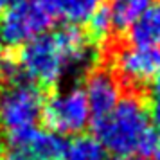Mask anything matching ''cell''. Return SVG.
Returning <instances> with one entry per match:
<instances>
[{"label": "cell", "mask_w": 160, "mask_h": 160, "mask_svg": "<svg viewBox=\"0 0 160 160\" xmlns=\"http://www.w3.org/2000/svg\"><path fill=\"white\" fill-rule=\"evenodd\" d=\"M101 6L102 0H61V16H65L70 25H79Z\"/></svg>", "instance_id": "12"}, {"label": "cell", "mask_w": 160, "mask_h": 160, "mask_svg": "<svg viewBox=\"0 0 160 160\" xmlns=\"http://www.w3.org/2000/svg\"><path fill=\"white\" fill-rule=\"evenodd\" d=\"M117 160H148L144 155H128V157H119Z\"/></svg>", "instance_id": "19"}, {"label": "cell", "mask_w": 160, "mask_h": 160, "mask_svg": "<svg viewBox=\"0 0 160 160\" xmlns=\"http://www.w3.org/2000/svg\"><path fill=\"white\" fill-rule=\"evenodd\" d=\"M6 160H38V158L31 157V155H27V153H22V151H16V149H13V151L6 157Z\"/></svg>", "instance_id": "16"}, {"label": "cell", "mask_w": 160, "mask_h": 160, "mask_svg": "<svg viewBox=\"0 0 160 160\" xmlns=\"http://www.w3.org/2000/svg\"><path fill=\"white\" fill-rule=\"evenodd\" d=\"M32 2L47 16H51L54 22H56L58 16H61V0H32Z\"/></svg>", "instance_id": "15"}, {"label": "cell", "mask_w": 160, "mask_h": 160, "mask_svg": "<svg viewBox=\"0 0 160 160\" xmlns=\"http://www.w3.org/2000/svg\"><path fill=\"white\" fill-rule=\"evenodd\" d=\"M126 31L130 45L160 49V2H153Z\"/></svg>", "instance_id": "9"}, {"label": "cell", "mask_w": 160, "mask_h": 160, "mask_svg": "<svg viewBox=\"0 0 160 160\" xmlns=\"http://www.w3.org/2000/svg\"><path fill=\"white\" fill-rule=\"evenodd\" d=\"M97 59V49L79 25H65L31 40L15 59L20 79L36 87H54L72 70H85Z\"/></svg>", "instance_id": "1"}, {"label": "cell", "mask_w": 160, "mask_h": 160, "mask_svg": "<svg viewBox=\"0 0 160 160\" xmlns=\"http://www.w3.org/2000/svg\"><path fill=\"white\" fill-rule=\"evenodd\" d=\"M42 117L47 128L61 137L79 135L92 121L85 92L79 87H68L52 94L43 102Z\"/></svg>", "instance_id": "4"}, {"label": "cell", "mask_w": 160, "mask_h": 160, "mask_svg": "<svg viewBox=\"0 0 160 160\" xmlns=\"http://www.w3.org/2000/svg\"><path fill=\"white\" fill-rule=\"evenodd\" d=\"M6 45H4V42H2V38H0V68H2V65L6 63Z\"/></svg>", "instance_id": "18"}, {"label": "cell", "mask_w": 160, "mask_h": 160, "mask_svg": "<svg viewBox=\"0 0 160 160\" xmlns=\"http://www.w3.org/2000/svg\"><path fill=\"white\" fill-rule=\"evenodd\" d=\"M8 2H9V0H0V11H2V9L8 6Z\"/></svg>", "instance_id": "20"}, {"label": "cell", "mask_w": 160, "mask_h": 160, "mask_svg": "<svg viewBox=\"0 0 160 160\" xmlns=\"http://www.w3.org/2000/svg\"><path fill=\"white\" fill-rule=\"evenodd\" d=\"M9 138L16 151L27 153L38 160H63L68 146L61 135L42 128L20 131L11 135Z\"/></svg>", "instance_id": "8"}, {"label": "cell", "mask_w": 160, "mask_h": 160, "mask_svg": "<svg viewBox=\"0 0 160 160\" xmlns=\"http://www.w3.org/2000/svg\"><path fill=\"white\" fill-rule=\"evenodd\" d=\"M13 2H16V0H13Z\"/></svg>", "instance_id": "22"}, {"label": "cell", "mask_w": 160, "mask_h": 160, "mask_svg": "<svg viewBox=\"0 0 160 160\" xmlns=\"http://www.w3.org/2000/svg\"><path fill=\"white\" fill-rule=\"evenodd\" d=\"M94 130L104 151L117 158L149 153L155 138L148 106L137 95L121 97L108 115L94 122Z\"/></svg>", "instance_id": "2"}, {"label": "cell", "mask_w": 160, "mask_h": 160, "mask_svg": "<svg viewBox=\"0 0 160 160\" xmlns=\"http://www.w3.org/2000/svg\"><path fill=\"white\" fill-rule=\"evenodd\" d=\"M155 157V160H160V133L158 135H155L153 138V144H151V151H149Z\"/></svg>", "instance_id": "17"}, {"label": "cell", "mask_w": 160, "mask_h": 160, "mask_svg": "<svg viewBox=\"0 0 160 160\" xmlns=\"http://www.w3.org/2000/svg\"><path fill=\"white\" fill-rule=\"evenodd\" d=\"M88 23V31L90 34L97 40H102V38H108L112 34V31L115 29L113 27V18H112V11L106 4H102L101 8H97L94 11V15L87 20Z\"/></svg>", "instance_id": "13"}, {"label": "cell", "mask_w": 160, "mask_h": 160, "mask_svg": "<svg viewBox=\"0 0 160 160\" xmlns=\"http://www.w3.org/2000/svg\"><path fill=\"white\" fill-rule=\"evenodd\" d=\"M148 112H149V119H151V122L157 124V126H160V74L151 81Z\"/></svg>", "instance_id": "14"}, {"label": "cell", "mask_w": 160, "mask_h": 160, "mask_svg": "<svg viewBox=\"0 0 160 160\" xmlns=\"http://www.w3.org/2000/svg\"><path fill=\"white\" fill-rule=\"evenodd\" d=\"M54 20L47 16L32 0L11 2L0 18V38L4 45L23 47L31 40L47 32Z\"/></svg>", "instance_id": "5"}, {"label": "cell", "mask_w": 160, "mask_h": 160, "mask_svg": "<svg viewBox=\"0 0 160 160\" xmlns=\"http://www.w3.org/2000/svg\"><path fill=\"white\" fill-rule=\"evenodd\" d=\"M63 160H106V151L95 137L79 135L67 146Z\"/></svg>", "instance_id": "11"}, {"label": "cell", "mask_w": 160, "mask_h": 160, "mask_svg": "<svg viewBox=\"0 0 160 160\" xmlns=\"http://www.w3.org/2000/svg\"><path fill=\"white\" fill-rule=\"evenodd\" d=\"M40 87L25 79H13L0 90V126L11 135L36 128L43 112Z\"/></svg>", "instance_id": "3"}, {"label": "cell", "mask_w": 160, "mask_h": 160, "mask_svg": "<svg viewBox=\"0 0 160 160\" xmlns=\"http://www.w3.org/2000/svg\"><path fill=\"white\" fill-rule=\"evenodd\" d=\"M155 0H112L108 8L112 11L113 27L115 29H128Z\"/></svg>", "instance_id": "10"}, {"label": "cell", "mask_w": 160, "mask_h": 160, "mask_svg": "<svg viewBox=\"0 0 160 160\" xmlns=\"http://www.w3.org/2000/svg\"><path fill=\"white\" fill-rule=\"evenodd\" d=\"M0 158H2V138H0Z\"/></svg>", "instance_id": "21"}, {"label": "cell", "mask_w": 160, "mask_h": 160, "mask_svg": "<svg viewBox=\"0 0 160 160\" xmlns=\"http://www.w3.org/2000/svg\"><path fill=\"white\" fill-rule=\"evenodd\" d=\"M113 67L119 78L130 85L151 83L160 74V49L128 45L115 52Z\"/></svg>", "instance_id": "6"}, {"label": "cell", "mask_w": 160, "mask_h": 160, "mask_svg": "<svg viewBox=\"0 0 160 160\" xmlns=\"http://www.w3.org/2000/svg\"><path fill=\"white\" fill-rule=\"evenodd\" d=\"M83 92H85L94 122L104 119L122 97L115 76L108 70H94L88 76Z\"/></svg>", "instance_id": "7"}]
</instances>
